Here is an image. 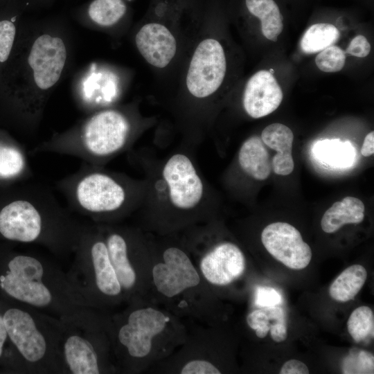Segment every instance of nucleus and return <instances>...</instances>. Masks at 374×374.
<instances>
[{
  "label": "nucleus",
  "instance_id": "18",
  "mask_svg": "<svg viewBox=\"0 0 374 374\" xmlns=\"http://www.w3.org/2000/svg\"><path fill=\"white\" fill-rule=\"evenodd\" d=\"M260 138L264 144L276 151L271 161L274 172L283 176L292 173L294 163L292 154L294 134L291 129L281 123H273L262 130Z\"/></svg>",
  "mask_w": 374,
  "mask_h": 374
},
{
  "label": "nucleus",
  "instance_id": "5",
  "mask_svg": "<svg viewBox=\"0 0 374 374\" xmlns=\"http://www.w3.org/2000/svg\"><path fill=\"white\" fill-rule=\"evenodd\" d=\"M6 308L2 314L8 338L24 372L65 374L60 353V321L28 305Z\"/></svg>",
  "mask_w": 374,
  "mask_h": 374
},
{
  "label": "nucleus",
  "instance_id": "17",
  "mask_svg": "<svg viewBox=\"0 0 374 374\" xmlns=\"http://www.w3.org/2000/svg\"><path fill=\"white\" fill-rule=\"evenodd\" d=\"M141 55L152 66L162 69L168 66L177 51V42L170 29L159 22L144 24L135 37Z\"/></svg>",
  "mask_w": 374,
  "mask_h": 374
},
{
  "label": "nucleus",
  "instance_id": "29",
  "mask_svg": "<svg viewBox=\"0 0 374 374\" xmlns=\"http://www.w3.org/2000/svg\"><path fill=\"white\" fill-rule=\"evenodd\" d=\"M373 355L364 350L353 348L349 354L344 359L341 366L342 373H373Z\"/></svg>",
  "mask_w": 374,
  "mask_h": 374
},
{
  "label": "nucleus",
  "instance_id": "24",
  "mask_svg": "<svg viewBox=\"0 0 374 374\" xmlns=\"http://www.w3.org/2000/svg\"><path fill=\"white\" fill-rule=\"evenodd\" d=\"M367 278V271L361 265H353L344 269L332 283L329 294L339 302L352 300L361 290Z\"/></svg>",
  "mask_w": 374,
  "mask_h": 374
},
{
  "label": "nucleus",
  "instance_id": "8",
  "mask_svg": "<svg viewBox=\"0 0 374 374\" xmlns=\"http://www.w3.org/2000/svg\"><path fill=\"white\" fill-rule=\"evenodd\" d=\"M60 321V346L65 374L115 371L111 359V342L105 328L80 327Z\"/></svg>",
  "mask_w": 374,
  "mask_h": 374
},
{
  "label": "nucleus",
  "instance_id": "6",
  "mask_svg": "<svg viewBox=\"0 0 374 374\" xmlns=\"http://www.w3.org/2000/svg\"><path fill=\"white\" fill-rule=\"evenodd\" d=\"M73 253V261L66 274L86 305L96 310L124 300L105 240L96 224L84 222Z\"/></svg>",
  "mask_w": 374,
  "mask_h": 374
},
{
  "label": "nucleus",
  "instance_id": "23",
  "mask_svg": "<svg viewBox=\"0 0 374 374\" xmlns=\"http://www.w3.org/2000/svg\"><path fill=\"white\" fill-rule=\"evenodd\" d=\"M248 12L260 21L261 30L268 39L276 42L283 29V17L274 0H245Z\"/></svg>",
  "mask_w": 374,
  "mask_h": 374
},
{
  "label": "nucleus",
  "instance_id": "15",
  "mask_svg": "<svg viewBox=\"0 0 374 374\" xmlns=\"http://www.w3.org/2000/svg\"><path fill=\"white\" fill-rule=\"evenodd\" d=\"M245 258L240 249L233 243L221 242L202 256L199 269L204 278L211 284L229 285L244 271Z\"/></svg>",
  "mask_w": 374,
  "mask_h": 374
},
{
  "label": "nucleus",
  "instance_id": "7",
  "mask_svg": "<svg viewBox=\"0 0 374 374\" xmlns=\"http://www.w3.org/2000/svg\"><path fill=\"white\" fill-rule=\"evenodd\" d=\"M130 303L123 313L107 317L106 330L113 353L127 371H134L151 354L155 341L170 321L165 312L139 305L138 299Z\"/></svg>",
  "mask_w": 374,
  "mask_h": 374
},
{
  "label": "nucleus",
  "instance_id": "38",
  "mask_svg": "<svg viewBox=\"0 0 374 374\" xmlns=\"http://www.w3.org/2000/svg\"><path fill=\"white\" fill-rule=\"evenodd\" d=\"M8 339V333L3 321V316L0 314V357L3 353V346Z\"/></svg>",
  "mask_w": 374,
  "mask_h": 374
},
{
  "label": "nucleus",
  "instance_id": "30",
  "mask_svg": "<svg viewBox=\"0 0 374 374\" xmlns=\"http://www.w3.org/2000/svg\"><path fill=\"white\" fill-rule=\"evenodd\" d=\"M346 53L339 46H330L320 51L315 58L317 67L322 71L334 73L341 71L345 64Z\"/></svg>",
  "mask_w": 374,
  "mask_h": 374
},
{
  "label": "nucleus",
  "instance_id": "32",
  "mask_svg": "<svg viewBox=\"0 0 374 374\" xmlns=\"http://www.w3.org/2000/svg\"><path fill=\"white\" fill-rule=\"evenodd\" d=\"M179 373L181 374H220L221 371L209 361L192 359L182 366Z\"/></svg>",
  "mask_w": 374,
  "mask_h": 374
},
{
  "label": "nucleus",
  "instance_id": "14",
  "mask_svg": "<svg viewBox=\"0 0 374 374\" xmlns=\"http://www.w3.org/2000/svg\"><path fill=\"white\" fill-rule=\"evenodd\" d=\"M66 59V50L62 39L46 34L36 39L28 56V64L39 89L46 90L58 81Z\"/></svg>",
  "mask_w": 374,
  "mask_h": 374
},
{
  "label": "nucleus",
  "instance_id": "21",
  "mask_svg": "<svg viewBox=\"0 0 374 374\" xmlns=\"http://www.w3.org/2000/svg\"><path fill=\"white\" fill-rule=\"evenodd\" d=\"M315 158L323 164L334 168H346L355 161V149L349 141L339 139L317 141L313 148Z\"/></svg>",
  "mask_w": 374,
  "mask_h": 374
},
{
  "label": "nucleus",
  "instance_id": "2",
  "mask_svg": "<svg viewBox=\"0 0 374 374\" xmlns=\"http://www.w3.org/2000/svg\"><path fill=\"white\" fill-rule=\"evenodd\" d=\"M84 224L37 182L30 181L0 208L3 238L40 245L58 256L73 253Z\"/></svg>",
  "mask_w": 374,
  "mask_h": 374
},
{
  "label": "nucleus",
  "instance_id": "13",
  "mask_svg": "<svg viewBox=\"0 0 374 374\" xmlns=\"http://www.w3.org/2000/svg\"><path fill=\"white\" fill-rule=\"evenodd\" d=\"M261 241L267 251L277 260L292 269L305 268L312 259V250L301 233L292 225L283 222L265 227Z\"/></svg>",
  "mask_w": 374,
  "mask_h": 374
},
{
  "label": "nucleus",
  "instance_id": "22",
  "mask_svg": "<svg viewBox=\"0 0 374 374\" xmlns=\"http://www.w3.org/2000/svg\"><path fill=\"white\" fill-rule=\"evenodd\" d=\"M32 176L24 150L13 143L0 141V181L30 179Z\"/></svg>",
  "mask_w": 374,
  "mask_h": 374
},
{
  "label": "nucleus",
  "instance_id": "12",
  "mask_svg": "<svg viewBox=\"0 0 374 374\" xmlns=\"http://www.w3.org/2000/svg\"><path fill=\"white\" fill-rule=\"evenodd\" d=\"M163 260L153 266L151 274L154 287L164 296L173 298L199 284L197 270L181 249L168 247L163 253Z\"/></svg>",
  "mask_w": 374,
  "mask_h": 374
},
{
  "label": "nucleus",
  "instance_id": "10",
  "mask_svg": "<svg viewBox=\"0 0 374 374\" xmlns=\"http://www.w3.org/2000/svg\"><path fill=\"white\" fill-rule=\"evenodd\" d=\"M226 61L221 44L213 38L200 42L190 59L186 78L190 95L205 98L213 94L225 77Z\"/></svg>",
  "mask_w": 374,
  "mask_h": 374
},
{
  "label": "nucleus",
  "instance_id": "25",
  "mask_svg": "<svg viewBox=\"0 0 374 374\" xmlns=\"http://www.w3.org/2000/svg\"><path fill=\"white\" fill-rule=\"evenodd\" d=\"M340 36L336 26L328 23H318L310 26L303 34L300 46L307 54H313L332 46Z\"/></svg>",
  "mask_w": 374,
  "mask_h": 374
},
{
  "label": "nucleus",
  "instance_id": "1",
  "mask_svg": "<svg viewBox=\"0 0 374 374\" xmlns=\"http://www.w3.org/2000/svg\"><path fill=\"white\" fill-rule=\"evenodd\" d=\"M0 287L13 300L80 327H105V317L84 304L56 264L33 253L6 259Z\"/></svg>",
  "mask_w": 374,
  "mask_h": 374
},
{
  "label": "nucleus",
  "instance_id": "3",
  "mask_svg": "<svg viewBox=\"0 0 374 374\" xmlns=\"http://www.w3.org/2000/svg\"><path fill=\"white\" fill-rule=\"evenodd\" d=\"M67 208L94 224H112L137 204L140 188L126 176L86 163L55 183Z\"/></svg>",
  "mask_w": 374,
  "mask_h": 374
},
{
  "label": "nucleus",
  "instance_id": "20",
  "mask_svg": "<svg viewBox=\"0 0 374 374\" xmlns=\"http://www.w3.org/2000/svg\"><path fill=\"white\" fill-rule=\"evenodd\" d=\"M364 204L360 199L346 197L326 211L321 220V229L326 233H332L344 224L361 223L364 218Z\"/></svg>",
  "mask_w": 374,
  "mask_h": 374
},
{
  "label": "nucleus",
  "instance_id": "4",
  "mask_svg": "<svg viewBox=\"0 0 374 374\" xmlns=\"http://www.w3.org/2000/svg\"><path fill=\"white\" fill-rule=\"evenodd\" d=\"M132 137L129 118L119 110L107 109L95 113L76 129L40 143L32 153L67 155L103 167L127 149Z\"/></svg>",
  "mask_w": 374,
  "mask_h": 374
},
{
  "label": "nucleus",
  "instance_id": "28",
  "mask_svg": "<svg viewBox=\"0 0 374 374\" xmlns=\"http://www.w3.org/2000/svg\"><path fill=\"white\" fill-rule=\"evenodd\" d=\"M285 320H287L285 312L278 305L253 310L247 317L248 326L256 330V335L259 338L266 337L272 323Z\"/></svg>",
  "mask_w": 374,
  "mask_h": 374
},
{
  "label": "nucleus",
  "instance_id": "16",
  "mask_svg": "<svg viewBox=\"0 0 374 374\" xmlns=\"http://www.w3.org/2000/svg\"><path fill=\"white\" fill-rule=\"evenodd\" d=\"M283 91L272 73L261 70L247 81L242 97L247 114L259 118L274 112L283 100Z\"/></svg>",
  "mask_w": 374,
  "mask_h": 374
},
{
  "label": "nucleus",
  "instance_id": "9",
  "mask_svg": "<svg viewBox=\"0 0 374 374\" xmlns=\"http://www.w3.org/2000/svg\"><path fill=\"white\" fill-rule=\"evenodd\" d=\"M106 242L109 256L121 284L124 300L139 299L143 288L144 267L136 232L114 224H96Z\"/></svg>",
  "mask_w": 374,
  "mask_h": 374
},
{
  "label": "nucleus",
  "instance_id": "37",
  "mask_svg": "<svg viewBox=\"0 0 374 374\" xmlns=\"http://www.w3.org/2000/svg\"><path fill=\"white\" fill-rule=\"evenodd\" d=\"M374 153V132H370L364 138L361 149L364 157H370Z\"/></svg>",
  "mask_w": 374,
  "mask_h": 374
},
{
  "label": "nucleus",
  "instance_id": "36",
  "mask_svg": "<svg viewBox=\"0 0 374 374\" xmlns=\"http://www.w3.org/2000/svg\"><path fill=\"white\" fill-rule=\"evenodd\" d=\"M269 331L271 337L274 341H284L287 337V320L272 323Z\"/></svg>",
  "mask_w": 374,
  "mask_h": 374
},
{
  "label": "nucleus",
  "instance_id": "26",
  "mask_svg": "<svg viewBox=\"0 0 374 374\" xmlns=\"http://www.w3.org/2000/svg\"><path fill=\"white\" fill-rule=\"evenodd\" d=\"M127 6L124 0H93L87 12L90 19L102 26L118 23L126 14Z\"/></svg>",
  "mask_w": 374,
  "mask_h": 374
},
{
  "label": "nucleus",
  "instance_id": "31",
  "mask_svg": "<svg viewBox=\"0 0 374 374\" xmlns=\"http://www.w3.org/2000/svg\"><path fill=\"white\" fill-rule=\"evenodd\" d=\"M15 33V26L11 21H0V62L8 60L14 43Z\"/></svg>",
  "mask_w": 374,
  "mask_h": 374
},
{
  "label": "nucleus",
  "instance_id": "34",
  "mask_svg": "<svg viewBox=\"0 0 374 374\" xmlns=\"http://www.w3.org/2000/svg\"><path fill=\"white\" fill-rule=\"evenodd\" d=\"M371 48V44L367 39L359 35L350 41L345 53L357 57H365L369 54Z\"/></svg>",
  "mask_w": 374,
  "mask_h": 374
},
{
  "label": "nucleus",
  "instance_id": "11",
  "mask_svg": "<svg viewBox=\"0 0 374 374\" xmlns=\"http://www.w3.org/2000/svg\"><path fill=\"white\" fill-rule=\"evenodd\" d=\"M161 176L173 208L187 211L198 206L203 199L204 186L188 156L182 153L171 156L163 167Z\"/></svg>",
  "mask_w": 374,
  "mask_h": 374
},
{
  "label": "nucleus",
  "instance_id": "33",
  "mask_svg": "<svg viewBox=\"0 0 374 374\" xmlns=\"http://www.w3.org/2000/svg\"><path fill=\"white\" fill-rule=\"evenodd\" d=\"M283 301L280 294L270 287H258L255 294V304L261 308L275 306Z\"/></svg>",
  "mask_w": 374,
  "mask_h": 374
},
{
  "label": "nucleus",
  "instance_id": "35",
  "mask_svg": "<svg viewBox=\"0 0 374 374\" xmlns=\"http://www.w3.org/2000/svg\"><path fill=\"white\" fill-rule=\"evenodd\" d=\"M280 374H308L309 369L307 366L300 360L290 359L282 366Z\"/></svg>",
  "mask_w": 374,
  "mask_h": 374
},
{
  "label": "nucleus",
  "instance_id": "27",
  "mask_svg": "<svg viewBox=\"0 0 374 374\" xmlns=\"http://www.w3.org/2000/svg\"><path fill=\"white\" fill-rule=\"evenodd\" d=\"M347 328L350 335L356 342L374 337V314L368 306L362 305L355 309L350 314Z\"/></svg>",
  "mask_w": 374,
  "mask_h": 374
},
{
  "label": "nucleus",
  "instance_id": "19",
  "mask_svg": "<svg viewBox=\"0 0 374 374\" xmlns=\"http://www.w3.org/2000/svg\"><path fill=\"white\" fill-rule=\"evenodd\" d=\"M242 170L257 180H265L270 175V156L260 137L253 136L245 140L238 152Z\"/></svg>",
  "mask_w": 374,
  "mask_h": 374
}]
</instances>
